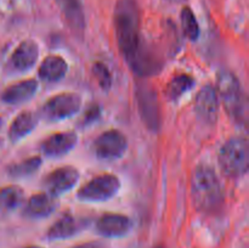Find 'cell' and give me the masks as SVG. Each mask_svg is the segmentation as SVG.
Returning <instances> with one entry per match:
<instances>
[{
  "instance_id": "cell-28",
  "label": "cell",
  "mask_w": 249,
  "mask_h": 248,
  "mask_svg": "<svg viewBox=\"0 0 249 248\" xmlns=\"http://www.w3.org/2000/svg\"><path fill=\"white\" fill-rule=\"evenodd\" d=\"M170 1H174V2H181V1H184V0H170Z\"/></svg>"
},
{
  "instance_id": "cell-20",
  "label": "cell",
  "mask_w": 249,
  "mask_h": 248,
  "mask_svg": "<svg viewBox=\"0 0 249 248\" xmlns=\"http://www.w3.org/2000/svg\"><path fill=\"white\" fill-rule=\"evenodd\" d=\"M195 87V79L192 75L189 74H180L173 78L168 84L165 94L167 97L172 101H177L182 95L186 94L187 91Z\"/></svg>"
},
{
  "instance_id": "cell-4",
  "label": "cell",
  "mask_w": 249,
  "mask_h": 248,
  "mask_svg": "<svg viewBox=\"0 0 249 248\" xmlns=\"http://www.w3.org/2000/svg\"><path fill=\"white\" fill-rule=\"evenodd\" d=\"M219 165L225 175L240 177L248 172L249 151L246 139L236 136L226 141L219 151Z\"/></svg>"
},
{
  "instance_id": "cell-14",
  "label": "cell",
  "mask_w": 249,
  "mask_h": 248,
  "mask_svg": "<svg viewBox=\"0 0 249 248\" xmlns=\"http://www.w3.org/2000/svg\"><path fill=\"white\" fill-rule=\"evenodd\" d=\"M84 226L85 221L83 219L73 216L71 214H66L50 226V229L48 230V238L51 241L71 238L77 235V233H79Z\"/></svg>"
},
{
  "instance_id": "cell-11",
  "label": "cell",
  "mask_w": 249,
  "mask_h": 248,
  "mask_svg": "<svg viewBox=\"0 0 249 248\" xmlns=\"http://www.w3.org/2000/svg\"><path fill=\"white\" fill-rule=\"evenodd\" d=\"M39 57V46L34 40H23L12 53L10 67L14 72L23 73L33 68Z\"/></svg>"
},
{
  "instance_id": "cell-26",
  "label": "cell",
  "mask_w": 249,
  "mask_h": 248,
  "mask_svg": "<svg viewBox=\"0 0 249 248\" xmlns=\"http://www.w3.org/2000/svg\"><path fill=\"white\" fill-rule=\"evenodd\" d=\"M73 248H105V245H102L101 242H87L75 246Z\"/></svg>"
},
{
  "instance_id": "cell-29",
  "label": "cell",
  "mask_w": 249,
  "mask_h": 248,
  "mask_svg": "<svg viewBox=\"0 0 249 248\" xmlns=\"http://www.w3.org/2000/svg\"><path fill=\"white\" fill-rule=\"evenodd\" d=\"M1 124H2V119H1V117H0V126H1Z\"/></svg>"
},
{
  "instance_id": "cell-22",
  "label": "cell",
  "mask_w": 249,
  "mask_h": 248,
  "mask_svg": "<svg viewBox=\"0 0 249 248\" xmlns=\"http://www.w3.org/2000/svg\"><path fill=\"white\" fill-rule=\"evenodd\" d=\"M40 165L41 158L38 156H34V157L27 158V159L22 160L17 164L11 165V167H9L7 172L12 177H27L34 174L40 168Z\"/></svg>"
},
{
  "instance_id": "cell-21",
  "label": "cell",
  "mask_w": 249,
  "mask_h": 248,
  "mask_svg": "<svg viewBox=\"0 0 249 248\" xmlns=\"http://www.w3.org/2000/svg\"><path fill=\"white\" fill-rule=\"evenodd\" d=\"M23 190L18 186H7L0 190V209L12 211L21 206L23 202Z\"/></svg>"
},
{
  "instance_id": "cell-18",
  "label": "cell",
  "mask_w": 249,
  "mask_h": 248,
  "mask_svg": "<svg viewBox=\"0 0 249 248\" xmlns=\"http://www.w3.org/2000/svg\"><path fill=\"white\" fill-rule=\"evenodd\" d=\"M38 124V116L32 111L21 112L16 118L12 121L9 129V139L11 142L16 143L26 138L36 129Z\"/></svg>"
},
{
  "instance_id": "cell-6",
  "label": "cell",
  "mask_w": 249,
  "mask_h": 248,
  "mask_svg": "<svg viewBox=\"0 0 249 248\" xmlns=\"http://www.w3.org/2000/svg\"><path fill=\"white\" fill-rule=\"evenodd\" d=\"M80 107L82 99L79 95L65 92L49 99L41 108V114L48 122H58L77 114Z\"/></svg>"
},
{
  "instance_id": "cell-30",
  "label": "cell",
  "mask_w": 249,
  "mask_h": 248,
  "mask_svg": "<svg viewBox=\"0 0 249 248\" xmlns=\"http://www.w3.org/2000/svg\"><path fill=\"white\" fill-rule=\"evenodd\" d=\"M156 248H164V247H162V246H158V247H156Z\"/></svg>"
},
{
  "instance_id": "cell-27",
  "label": "cell",
  "mask_w": 249,
  "mask_h": 248,
  "mask_svg": "<svg viewBox=\"0 0 249 248\" xmlns=\"http://www.w3.org/2000/svg\"><path fill=\"white\" fill-rule=\"evenodd\" d=\"M27 248H43V247H40V246H29V247Z\"/></svg>"
},
{
  "instance_id": "cell-24",
  "label": "cell",
  "mask_w": 249,
  "mask_h": 248,
  "mask_svg": "<svg viewBox=\"0 0 249 248\" xmlns=\"http://www.w3.org/2000/svg\"><path fill=\"white\" fill-rule=\"evenodd\" d=\"M92 73L102 90H109L112 87V74L104 63L96 62L92 66Z\"/></svg>"
},
{
  "instance_id": "cell-2",
  "label": "cell",
  "mask_w": 249,
  "mask_h": 248,
  "mask_svg": "<svg viewBox=\"0 0 249 248\" xmlns=\"http://www.w3.org/2000/svg\"><path fill=\"white\" fill-rule=\"evenodd\" d=\"M191 197L197 211L211 213L223 204L225 190L212 167L199 164L191 177Z\"/></svg>"
},
{
  "instance_id": "cell-3",
  "label": "cell",
  "mask_w": 249,
  "mask_h": 248,
  "mask_svg": "<svg viewBox=\"0 0 249 248\" xmlns=\"http://www.w3.org/2000/svg\"><path fill=\"white\" fill-rule=\"evenodd\" d=\"M216 92L220 96L226 113L237 123H243L246 121L247 102L242 85L236 75L229 71H220L216 77Z\"/></svg>"
},
{
  "instance_id": "cell-16",
  "label": "cell",
  "mask_w": 249,
  "mask_h": 248,
  "mask_svg": "<svg viewBox=\"0 0 249 248\" xmlns=\"http://www.w3.org/2000/svg\"><path fill=\"white\" fill-rule=\"evenodd\" d=\"M57 207L53 196L49 194L33 195L27 201L24 207V215L29 219H43L50 215Z\"/></svg>"
},
{
  "instance_id": "cell-8",
  "label": "cell",
  "mask_w": 249,
  "mask_h": 248,
  "mask_svg": "<svg viewBox=\"0 0 249 248\" xmlns=\"http://www.w3.org/2000/svg\"><path fill=\"white\" fill-rule=\"evenodd\" d=\"M136 100L141 119L150 130L157 131L160 126V108L157 92L145 84L136 89Z\"/></svg>"
},
{
  "instance_id": "cell-7",
  "label": "cell",
  "mask_w": 249,
  "mask_h": 248,
  "mask_svg": "<svg viewBox=\"0 0 249 248\" xmlns=\"http://www.w3.org/2000/svg\"><path fill=\"white\" fill-rule=\"evenodd\" d=\"M128 148V140L119 130H107L95 139L92 150L95 156L102 160H114L123 157Z\"/></svg>"
},
{
  "instance_id": "cell-1",
  "label": "cell",
  "mask_w": 249,
  "mask_h": 248,
  "mask_svg": "<svg viewBox=\"0 0 249 248\" xmlns=\"http://www.w3.org/2000/svg\"><path fill=\"white\" fill-rule=\"evenodd\" d=\"M114 31L119 50L135 74L150 77L162 70L160 60L141 38L140 10L135 0H118L114 9Z\"/></svg>"
},
{
  "instance_id": "cell-17",
  "label": "cell",
  "mask_w": 249,
  "mask_h": 248,
  "mask_svg": "<svg viewBox=\"0 0 249 248\" xmlns=\"http://www.w3.org/2000/svg\"><path fill=\"white\" fill-rule=\"evenodd\" d=\"M57 5L68 26L78 34L85 29V14L82 0H57Z\"/></svg>"
},
{
  "instance_id": "cell-10",
  "label": "cell",
  "mask_w": 249,
  "mask_h": 248,
  "mask_svg": "<svg viewBox=\"0 0 249 248\" xmlns=\"http://www.w3.org/2000/svg\"><path fill=\"white\" fill-rule=\"evenodd\" d=\"M79 180V172L74 167H61L53 170L44 179V186L51 196H58L68 192L77 185Z\"/></svg>"
},
{
  "instance_id": "cell-5",
  "label": "cell",
  "mask_w": 249,
  "mask_h": 248,
  "mask_svg": "<svg viewBox=\"0 0 249 248\" xmlns=\"http://www.w3.org/2000/svg\"><path fill=\"white\" fill-rule=\"evenodd\" d=\"M121 189V180L113 174L95 177L78 191L83 202H105L116 196Z\"/></svg>"
},
{
  "instance_id": "cell-15",
  "label": "cell",
  "mask_w": 249,
  "mask_h": 248,
  "mask_svg": "<svg viewBox=\"0 0 249 248\" xmlns=\"http://www.w3.org/2000/svg\"><path fill=\"white\" fill-rule=\"evenodd\" d=\"M36 90L38 82L36 79L22 80L6 88L1 94V100L7 105H19L32 99Z\"/></svg>"
},
{
  "instance_id": "cell-19",
  "label": "cell",
  "mask_w": 249,
  "mask_h": 248,
  "mask_svg": "<svg viewBox=\"0 0 249 248\" xmlns=\"http://www.w3.org/2000/svg\"><path fill=\"white\" fill-rule=\"evenodd\" d=\"M68 72V63L61 56L50 55L41 62L39 67V77L49 83L58 82Z\"/></svg>"
},
{
  "instance_id": "cell-9",
  "label": "cell",
  "mask_w": 249,
  "mask_h": 248,
  "mask_svg": "<svg viewBox=\"0 0 249 248\" xmlns=\"http://www.w3.org/2000/svg\"><path fill=\"white\" fill-rule=\"evenodd\" d=\"M195 112L202 123L214 125L218 121L219 96L216 89L211 84L202 88L195 100Z\"/></svg>"
},
{
  "instance_id": "cell-23",
  "label": "cell",
  "mask_w": 249,
  "mask_h": 248,
  "mask_svg": "<svg viewBox=\"0 0 249 248\" xmlns=\"http://www.w3.org/2000/svg\"><path fill=\"white\" fill-rule=\"evenodd\" d=\"M180 19H181L182 31H184L185 35L190 40H197L199 36V26L194 11L190 7H184L180 14Z\"/></svg>"
},
{
  "instance_id": "cell-25",
  "label": "cell",
  "mask_w": 249,
  "mask_h": 248,
  "mask_svg": "<svg viewBox=\"0 0 249 248\" xmlns=\"http://www.w3.org/2000/svg\"><path fill=\"white\" fill-rule=\"evenodd\" d=\"M100 114H101V109H100L99 106L94 105V106H91L90 108L87 109L84 117H83V123L84 124L94 123V122H96L97 119H99Z\"/></svg>"
},
{
  "instance_id": "cell-12",
  "label": "cell",
  "mask_w": 249,
  "mask_h": 248,
  "mask_svg": "<svg viewBox=\"0 0 249 248\" xmlns=\"http://www.w3.org/2000/svg\"><path fill=\"white\" fill-rule=\"evenodd\" d=\"M96 230L104 237H123L131 230V220L123 214L107 213L96 221Z\"/></svg>"
},
{
  "instance_id": "cell-13",
  "label": "cell",
  "mask_w": 249,
  "mask_h": 248,
  "mask_svg": "<svg viewBox=\"0 0 249 248\" xmlns=\"http://www.w3.org/2000/svg\"><path fill=\"white\" fill-rule=\"evenodd\" d=\"M77 142L78 136L74 131L56 133L41 143V151L48 157H61L72 151Z\"/></svg>"
}]
</instances>
